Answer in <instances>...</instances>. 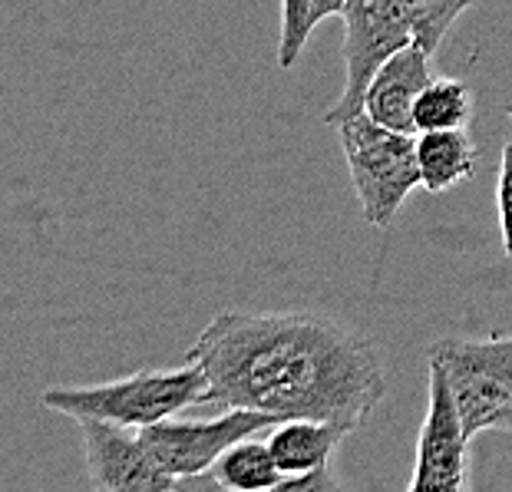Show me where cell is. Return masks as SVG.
Instances as JSON below:
<instances>
[{
	"instance_id": "cell-1",
	"label": "cell",
	"mask_w": 512,
	"mask_h": 492,
	"mask_svg": "<svg viewBox=\"0 0 512 492\" xmlns=\"http://www.w3.org/2000/svg\"><path fill=\"white\" fill-rule=\"evenodd\" d=\"M185 360L209 380L202 407L261 410L361 430L387 393L374 341L314 311H222Z\"/></svg>"
},
{
	"instance_id": "cell-2",
	"label": "cell",
	"mask_w": 512,
	"mask_h": 492,
	"mask_svg": "<svg viewBox=\"0 0 512 492\" xmlns=\"http://www.w3.org/2000/svg\"><path fill=\"white\" fill-rule=\"evenodd\" d=\"M209 380L199 364L172 370H136L129 377L106 380L90 387H50L40 393L47 410H57L70 420H106L129 430H143L159 420H169L189 407H202Z\"/></svg>"
},
{
	"instance_id": "cell-3",
	"label": "cell",
	"mask_w": 512,
	"mask_h": 492,
	"mask_svg": "<svg viewBox=\"0 0 512 492\" xmlns=\"http://www.w3.org/2000/svg\"><path fill=\"white\" fill-rule=\"evenodd\" d=\"M351 185L361 202L364 222L387 228L403 209L407 195L420 185L417 139L413 133L380 126L364 109L337 126Z\"/></svg>"
},
{
	"instance_id": "cell-4",
	"label": "cell",
	"mask_w": 512,
	"mask_h": 492,
	"mask_svg": "<svg viewBox=\"0 0 512 492\" xmlns=\"http://www.w3.org/2000/svg\"><path fill=\"white\" fill-rule=\"evenodd\" d=\"M337 17L344 20V90L324 113V123L334 129L361 113L374 73L413 43L407 0H344Z\"/></svg>"
},
{
	"instance_id": "cell-5",
	"label": "cell",
	"mask_w": 512,
	"mask_h": 492,
	"mask_svg": "<svg viewBox=\"0 0 512 492\" xmlns=\"http://www.w3.org/2000/svg\"><path fill=\"white\" fill-rule=\"evenodd\" d=\"M430 360L446 374L470 436L493 430L499 413L512 407V334L486 341L446 337L430 347Z\"/></svg>"
},
{
	"instance_id": "cell-6",
	"label": "cell",
	"mask_w": 512,
	"mask_h": 492,
	"mask_svg": "<svg viewBox=\"0 0 512 492\" xmlns=\"http://www.w3.org/2000/svg\"><path fill=\"white\" fill-rule=\"evenodd\" d=\"M278 420L261 410H222L212 420H159L139 430V440L156 459L162 473H169L179 483V489H189L192 479H202L212 473L215 459H219L228 446L255 436Z\"/></svg>"
},
{
	"instance_id": "cell-7",
	"label": "cell",
	"mask_w": 512,
	"mask_h": 492,
	"mask_svg": "<svg viewBox=\"0 0 512 492\" xmlns=\"http://www.w3.org/2000/svg\"><path fill=\"white\" fill-rule=\"evenodd\" d=\"M470 440L446 374L430 360V403L423 420L410 492H463L470 489Z\"/></svg>"
},
{
	"instance_id": "cell-8",
	"label": "cell",
	"mask_w": 512,
	"mask_h": 492,
	"mask_svg": "<svg viewBox=\"0 0 512 492\" xmlns=\"http://www.w3.org/2000/svg\"><path fill=\"white\" fill-rule=\"evenodd\" d=\"M83 433L86 476L96 492H169L179 483L162 473L156 459L129 426L106 420H76Z\"/></svg>"
},
{
	"instance_id": "cell-9",
	"label": "cell",
	"mask_w": 512,
	"mask_h": 492,
	"mask_svg": "<svg viewBox=\"0 0 512 492\" xmlns=\"http://www.w3.org/2000/svg\"><path fill=\"white\" fill-rule=\"evenodd\" d=\"M430 80V53L417 47V43H410L374 73L364 96V113L377 119L380 126L397 129V133H417L413 103H417V96Z\"/></svg>"
},
{
	"instance_id": "cell-10",
	"label": "cell",
	"mask_w": 512,
	"mask_h": 492,
	"mask_svg": "<svg viewBox=\"0 0 512 492\" xmlns=\"http://www.w3.org/2000/svg\"><path fill=\"white\" fill-rule=\"evenodd\" d=\"M347 436H351V430H344V426H337V423L294 417V420H278L275 426H268L265 440L278 469L285 473V479H291V476L324 473L328 459Z\"/></svg>"
},
{
	"instance_id": "cell-11",
	"label": "cell",
	"mask_w": 512,
	"mask_h": 492,
	"mask_svg": "<svg viewBox=\"0 0 512 492\" xmlns=\"http://www.w3.org/2000/svg\"><path fill=\"white\" fill-rule=\"evenodd\" d=\"M420 185L427 192H446L470 182L476 172V146L463 129H430L417 136Z\"/></svg>"
},
{
	"instance_id": "cell-12",
	"label": "cell",
	"mask_w": 512,
	"mask_h": 492,
	"mask_svg": "<svg viewBox=\"0 0 512 492\" xmlns=\"http://www.w3.org/2000/svg\"><path fill=\"white\" fill-rule=\"evenodd\" d=\"M215 486L232 492H278L285 483V473L278 469L275 456L268 450V440L261 443L255 436L232 443L215 459L212 473Z\"/></svg>"
},
{
	"instance_id": "cell-13",
	"label": "cell",
	"mask_w": 512,
	"mask_h": 492,
	"mask_svg": "<svg viewBox=\"0 0 512 492\" xmlns=\"http://www.w3.org/2000/svg\"><path fill=\"white\" fill-rule=\"evenodd\" d=\"M473 119V93L463 80L433 76L413 103V126L417 133L430 129H463Z\"/></svg>"
},
{
	"instance_id": "cell-14",
	"label": "cell",
	"mask_w": 512,
	"mask_h": 492,
	"mask_svg": "<svg viewBox=\"0 0 512 492\" xmlns=\"http://www.w3.org/2000/svg\"><path fill=\"white\" fill-rule=\"evenodd\" d=\"M344 0H281V34H278V67L291 70L301 60L314 27L324 17H334Z\"/></svg>"
},
{
	"instance_id": "cell-15",
	"label": "cell",
	"mask_w": 512,
	"mask_h": 492,
	"mask_svg": "<svg viewBox=\"0 0 512 492\" xmlns=\"http://www.w3.org/2000/svg\"><path fill=\"white\" fill-rule=\"evenodd\" d=\"M473 0H407V14L413 27V43L433 57L443 37L450 34L456 17L470 7Z\"/></svg>"
},
{
	"instance_id": "cell-16",
	"label": "cell",
	"mask_w": 512,
	"mask_h": 492,
	"mask_svg": "<svg viewBox=\"0 0 512 492\" xmlns=\"http://www.w3.org/2000/svg\"><path fill=\"white\" fill-rule=\"evenodd\" d=\"M496 205H499V232H503V251L512 258V139L503 146V159H499Z\"/></svg>"
},
{
	"instance_id": "cell-17",
	"label": "cell",
	"mask_w": 512,
	"mask_h": 492,
	"mask_svg": "<svg viewBox=\"0 0 512 492\" xmlns=\"http://www.w3.org/2000/svg\"><path fill=\"white\" fill-rule=\"evenodd\" d=\"M493 430H512V407L499 413V420L493 423Z\"/></svg>"
},
{
	"instance_id": "cell-18",
	"label": "cell",
	"mask_w": 512,
	"mask_h": 492,
	"mask_svg": "<svg viewBox=\"0 0 512 492\" xmlns=\"http://www.w3.org/2000/svg\"><path fill=\"white\" fill-rule=\"evenodd\" d=\"M506 113H509V119H512V106H509V109H506Z\"/></svg>"
}]
</instances>
